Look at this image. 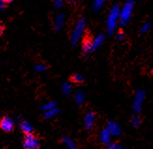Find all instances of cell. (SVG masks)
<instances>
[{
  "mask_svg": "<svg viewBox=\"0 0 153 149\" xmlns=\"http://www.w3.org/2000/svg\"><path fill=\"white\" fill-rule=\"evenodd\" d=\"M123 38H124V33H123V31L122 30H120L118 33H117V40H122L123 39Z\"/></svg>",
  "mask_w": 153,
  "mask_h": 149,
  "instance_id": "20",
  "label": "cell"
},
{
  "mask_svg": "<svg viewBox=\"0 0 153 149\" xmlns=\"http://www.w3.org/2000/svg\"><path fill=\"white\" fill-rule=\"evenodd\" d=\"M56 113H57V110L56 109V108H53V109L47 111V113H45V116L46 117H50V116H54V114H56Z\"/></svg>",
  "mask_w": 153,
  "mask_h": 149,
  "instance_id": "17",
  "label": "cell"
},
{
  "mask_svg": "<svg viewBox=\"0 0 153 149\" xmlns=\"http://www.w3.org/2000/svg\"><path fill=\"white\" fill-rule=\"evenodd\" d=\"M150 27H151V24H150L149 23H146L145 24H143V26H142V28H141L140 32H141V33H146V32L149 31V30L150 29Z\"/></svg>",
  "mask_w": 153,
  "mask_h": 149,
  "instance_id": "16",
  "label": "cell"
},
{
  "mask_svg": "<svg viewBox=\"0 0 153 149\" xmlns=\"http://www.w3.org/2000/svg\"><path fill=\"white\" fill-rule=\"evenodd\" d=\"M134 8V0H127L120 10V16H119V24L124 26L126 25L132 15V10Z\"/></svg>",
  "mask_w": 153,
  "mask_h": 149,
  "instance_id": "2",
  "label": "cell"
},
{
  "mask_svg": "<svg viewBox=\"0 0 153 149\" xmlns=\"http://www.w3.org/2000/svg\"><path fill=\"white\" fill-rule=\"evenodd\" d=\"M69 2H70L71 4H74V3L76 2V0H69Z\"/></svg>",
  "mask_w": 153,
  "mask_h": 149,
  "instance_id": "22",
  "label": "cell"
},
{
  "mask_svg": "<svg viewBox=\"0 0 153 149\" xmlns=\"http://www.w3.org/2000/svg\"><path fill=\"white\" fill-rule=\"evenodd\" d=\"M3 1H4L7 5H9L10 3H11V2L13 1V0H3Z\"/></svg>",
  "mask_w": 153,
  "mask_h": 149,
  "instance_id": "21",
  "label": "cell"
},
{
  "mask_svg": "<svg viewBox=\"0 0 153 149\" xmlns=\"http://www.w3.org/2000/svg\"><path fill=\"white\" fill-rule=\"evenodd\" d=\"M93 119H94V114H93L92 113H89L85 117V124L88 125V127H89V125L92 124Z\"/></svg>",
  "mask_w": 153,
  "mask_h": 149,
  "instance_id": "13",
  "label": "cell"
},
{
  "mask_svg": "<svg viewBox=\"0 0 153 149\" xmlns=\"http://www.w3.org/2000/svg\"><path fill=\"white\" fill-rule=\"evenodd\" d=\"M119 16H120V9H119L117 4H115L110 10L107 17V23H106V24H107V33L109 35H113V33H114Z\"/></svg>",
  "mask_w": 153,
  "mask_h": 149,
  "instance_id": "1",
  "label": "cell"
},
{
  "mask_svg": "<svg viewBox=\"0 0 153 149\" xmlns=\"http://www.w3.org/2000/svg\"><path fill=\"white\" fill-rule=\"evenodd\" d=\"M46 69H47V67H46L45 65H42V64H38L34 67V70L37 72H43L46 70Z\"/></svg>",
  "mask_w": 153,
  "mask_h": 149,
  "instance_id": "12",
  "label": "cell"
},
{
  "mask_svg": "<svg viewBox=\"0 0 153 149\" xmlns=\"http://www.w3.org/2000/svg\"><path fill=\"white\" fill-rule=\"evenodd\" d=\"M63 4V0H54V6L56 9H60Z\"/></svg>",
  "mask_w": 153,
  "mask_h": 149,
  "instance_id": "18",
  "label": "cell"
},
{
  "mask_svg": "<svg viewBox=\"0 0 153 149\" xmlns=\"http://www.w3.org/2000/svg\"><path fill=\"white\" fill-rule=\"evenodd\" d=\"M82 49H83V53H84V55H86V53L92 52L93 51V39H90L88 38H86L83 42Z\"/></svg>",
  "mask_w": 153,
  "mask_h": 149,
  "instance_id": "6",
  "label": "cell"
},
{
  "mask_svg": "<svg viewBox=\"0 0 153 149\" xmlns=\"http://www.w3.org/2000/svg\"><path fill=\"white\" fill-rule=\"evenodd\" d=\"M75 100L77 101L78 104H81L84 101V94L83 92H78L75 96Z\"/></svg>",
  "mask_w": 153,
  "mask_h": 149,
  "instance_id": "14",
  "label": "cell"
},
{
  "mask_svg": "<svg viewBox=\"0 0 153 149\" xmlns=\"http://www.w3.org/2000/svg\"><path fill=\"white\" fill-rule=\"evenodd\" d=\"M65 22V16L63 14H59L57 15V17L55 20V23H54V27L56 30H60L63 27V24Z\"/></svg>",
  "mask_w": 153,
  "mask_h": 149,
  "instance_id": "7",
  "label": "cell"
},
{
  "mask_svg": "<svg viewBox=\"0 0 153 149\" xmlns=\"http://www.w3.org/2000/svg\"><path fill=\"white\" fill-rule=\"evenodd\" d=\"M24 147L25 149H32V148H38L39 147V141L35 137L34 134H32V133L25 134Z\"/></svg>",
  "mask_w": 153,
  "mask_h": 149,
  "instance_id": "4",
  "label": "cell"
},
{
  "mask_svg": "<svg viewBox=\"0 0 153 149\" xmlns=\"http://www.w3.org/2000/svg\"><path fill=\"white\" fill-rule=\"evenodd\" d=\"M86 27V23L85 19H80L79 21L76 23L75 27L71 33V45L75 46L77 42L80 40V39L82 38L83 34L85 30Z\"/></svg>",
  "mask_w": 153,
  "mask_h": 149,
  "instance_id": "3",
  "label": "cell"
},
{
  "mask_svg": "<svg viewBox=\"0 0 153 149\" xmlns=\"http://www.w3.org/2000/svg\"><path fill=\"white\" fill-rule=\"evenodd\" d=\"M53 108H55V103L54 102H50V103L43 106V109L46 110V111H49V110L53 109Z\"/></svg>",
  "mask_w": 153,
  "mask_h": 149,
  "instance_id": "19",
  "label": "cell"
},
{
  "mask_svg": "<svg viewBox=\"0 0 153 149\" xmlns=\"http://www.w3.org/2000/svg\"><path fill=\"white\" fill-rule=\"evenodd\" d=\"M0 127L5 132H10L13 130V121L9 116H4L0 122Z\"/></svg>",
  "mask_w": 153,
  "mask_h": 149,
  "instance_id": "5",
  "label": "cell"
},
{
  "mask_svg": "<svg viewBox=\"0 0 153 149\" xmlns=\"http://www.w3.org/2000/svg\"><path fill=\"white\" fill-rule=\"evenodd\" d=\"M71 81L72 83H75V84H82L84 82V77L79 73H74V75L71 77Z\"/></svg>",
  "mask_w": 153,
  "mask_h": 149,
  "instance_id": "10",
  "label": "cell"
},
{
  "mask_svg": "<svg viewBox=\"0 0 153 149\" xmlns=\"http://www.w3.org/2000/svg\"><path fill=\"white\" fill-rule=\"evenodd\" d=\"M104 2H105V0H94V3H93V10L95 11H99L102 8Z\"/></svg>",
  "mask_w": 153,
  "mask_h": 149,
  "instance_id": "11",
  "label": "cell"
},
{
  "mask_svg": "<svg viewBox=\"0 0 153 149\" xmlns=\"http://www.w3.org/2000/svg\"><path fill=\"white\" fill-rule=\"evenodd\" d=\"M71 88V85L68 84V83H64V84L62 85V90H63V92H64L66 95L70 94Z\"/></svg>",
  "mask_w": 153,
  "mask_h": 149,
  "instance_id": "15",
  "label": "cell"
},
{
  "mask_svg": "<svg viewBox=\"0 0 153 149\" xmlns=\"http://www.w3.org/2000/svg\"><path fill=\"white\" fill-rule=\"evenodd\" d=\"M20 127H21V130L22 131L25 133V134H27V133H31L32 132V126L28 123V122L26 121H23L21 125H20Z\"/></svg>",
  "mask_w": 153,
  "mask_h": 149,
  "instance_id": "9",
  "label": "cell"
},
{
  "mask_svg": "<svg viewBox=\"0 0 153 149\" xmlns=\"http://www.w3.org/2000/svg\"><path fill=\"white\" fill-rule=\"evenodd\" d=\"M103 40H104V36L102 34H99V35H97L96 38L93 39V51L97 50L99 47L102 45Z\"/></svg>",
  "mask_w": 153,
  "mask_h": 149,
  "instance_id": "8",
  "label": "cell"
},
{
  "mask_svg": "<svg viewBox=\"0 0 153 149\" xmlns=\"http://www.w3.org/2000/svg\"><path fill=\"white\" fill-rule=\"evenodd\" d=\"M32 149H38V148H32Z\"/></svg>",
  "mask_w": 153,
  "mask_h": 149,
  "instance_id": "23",
  "label": "cell"
}]
</instances>
